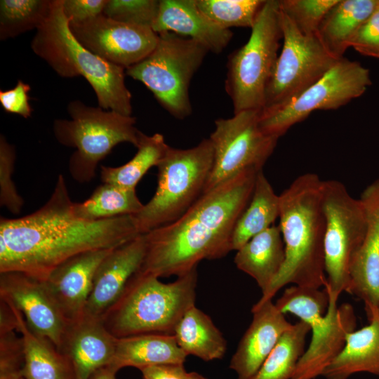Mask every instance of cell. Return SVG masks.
Instances as JSON below:
<instances>
[{
  "label": "cell",
  "mask_w": 379,
  "mask_h": 379,
  "mask_svg": "<svg viewBox=\"0 0 379 379\" xmlns=\"http://www.w3.org/2000/svg\"><path fill=\"white\" fill-rule=\"evenodd\" d=\"M252 321L241 338L230 368L237 379H253L283 333L291 326L272 299L258 300L251 309Z\"/></svg>",
  "instance_id": "obj_19"
},
{
  "label": "cell",
  "mask_w": 379,
  "mask_h": 379,
  "mask_svg": "<svg viewBox=\"0 0 379 379\" xmlns=\"http://www.w3.org/2000/svg\"><path fill=\"white\" fill-rule=\"evenodd\" d=\"M59 175L48 201L34 212L0 219V272H19L41 281L85 252L116 248L140 235L133 215L89 220L79 217Z\"/></svg>",
  "instance_id": "obj_1"
},
{
  "label": "cell",
  "mask_w": 379,
  "mask_h": 379,
  "mask_svg": "<svg viewBox=\"0 0 379 379\" xmlns=\"http://www.w3.org/2000/svg\"><path fill=\"white\" fill-rule=\"evenodd\" d=\"M0 298L10 301L28 327L59 350L68 323L44 281L19 272H0Z\"/></svg>",
  "instance_id": "obj_15"
},
{
  "label": "cell",
  "mask_w": 379,
  "mask_h": 379,
  "mask_svg": "<svg viewBox=\"0 0 379 379\" xmlns=\"http://www.w3.org/2000/svg\"><path fill=\"white\" fill-rule=\"evenodd\" d=\"M265 0H196L199 8L222 28H252Z\"/></svg>",
  "instance_id": "obj_36"
},
{
  "label": "cell",
  "mask_w": 379,
  "mask_h": 379,
  "mask_svg": "<svg viewBox=\"0 0 379 379\" xmlns=\"http://www.w3.org/2000/svg\"><path fill=\"white\" fill-rule=\"evenodd\" d=\"M108 0H62L63 12L69 23L79 24L103 13Z\"/></svg>",
  "instance_id": "obj_42"
},
{
  "label": "cell",
  "mask_w": 379,
  "mask_h": 379,
  "mask_svg": "<svg viewBox=\"0 0 379 379\" xmlns=\"http://www.w3.org/2000/svg\"><path fill=\"white\" fill-rule=\"evenodd\" d=\"M377 4L378 0H338L325 15L316 34L329 54L338 60L343 58Z\"/></svg>",
  "instance_id": "obj_26"
},
{
  "label": "cell",
  "mask_w": 379,
  "mask_h": 379,
  "mask_svg": "<svg viewBox=\"0 0 379 379\" xmlns=\"http://www.w3.org/2000/svg\"><path fill=\"white\" fill-rule=\"evenodd\" d=\"M135 189L102 183L86 200L74 203L76 214L84 219L98 220L121 215H135L143 208Z\"/></svg>",
  "instance_id": "obj_31"
},
{
  "label": "cell",
  "mask_w": 379,
  "mask_h": 379,
  "mask_svg": "<svg viewBox=\"0 0 379 379\" xmlns=\"http://www.w3.org/2000/svg\"><path fill=\"white\" fill-rule=\"evenodd\" d=\"M15 161V149L3 135L0 137V205L18 215L24 200L18 193L12 180Z\"/></svg>",
  "instance_id": "obj_39"
},
{
  "label": "cell",
  "mask_w": 379,
  "mask_h": 379,
  "mask_svg": "<svg viewBox=\"0 0 379 379\" xmlns=\"http://www.w3.org/2000/svg\"><path fill=\"white\" fill-rule=\"evenodd\" d=\"M338 0H281L280 9L305 35H316L325 15Z\"/></svg>",
  "instance_id": "obj_37"
},
{
  "label": "cell",
  "mask_w": 379,
  "mask_h": 379,
  "mask_svg": "<svg viewBox=\"0 0 379 379\" xmlns=\"http://www.w3.org/2000/svg\"><path fill=\"white\" fill-rule=\"evenodd\" d=\"M159 7L157 0H108L102 14L121 22L152 29Z\"/></svg>",
  "instance_id": "obj_38"
},
{
  "label": "cell",
  "mask_w": 379,
  "mask_h": 379,
  "mask_svg": "<svg viewBox=\"0 0 379 379\" xmlns=\"http://www.w3.org/2000/svg\"><path fill=\"white\" fill-rule=\"evenodd\" d=\"M146 248L145 234H140L111 251L97 269L84 315L102 318L140 270Z\"/></svg>",
  "instance_id": "obj_16"
},
{
  "label": "cell",
  "mask_w": 379,
  "mask_h": 379,
  "mask_svg": "<svg viewBox=\"0 0 379 379\" xmlns=\"http://www.w3.org/2000/svg\"><path fill=\"white\" fill-rule=\"evenodd\" d=\"M350 47L363 55L379 59V0L372 14L355 34Z\"/></svg>",
  "instance_id": "obj_40"
},
{
  "label": "cell",
  "mask_w": 379,
  "mask_h": 379,
  "mask_svg": "<svg viewBox=\"0 0 379 379\" xmlns=\"http://www.w3.org/2000/svg\"><path fill=\"white\" fill-rule=\"evenodd\" d=\"M280 20L283 46L260 112L285 107L319 81L338 60L329 54L316 35L301 33L281 9Z\"/></svg>",
  "instance_id": "obj_11"
},
{
  "label": "cell",
  "mask_w": 379,
  "mask_h": 379,
  "mask_svg": "<svg viewBox=\"0 0 379 379\" xmlns=\"http://www.w3.org/2000/svg\"><path fill=\"white\" fill-rule=\"evenodd\" d=\"M0 379L24 378L25 353L11 307L0 299Z\"/></svg>",
  "instance_id": "obj_34"
},
{
  "label": "cell",
  "mask_w": 379,
  "mask_h": 379,
  "mask_svg": "<svg viewBox=\"0 0 379 379\" xmlns=\"http://www.w3.org/2000/svg\"><path fill=\"white\" fill-rule=\"evenodd\" d=\"M323 185L317 174L307 173L296 178L279 195V227L285 261L259 300L272 299L288 284L315 288L326 285Z\"/></svg>",
  "instance_id": "obj_3"
},
{
  "label": "cell",
  "mask_w": 379,
  "mask_h": 379,
  "mask_svg": "<svg viewBox=\"0 0 379 379\" xmlns=\"http://www.w3.org/2000/svg\"><path fill=\"white\" fill-rule=\"evenodd\" d=\"M371 85L370 71L357 61L342 58L315 84L285 107L259 114V126L279 138L316 110L337 109L362 95Z\"/></svg>",
  "instance_id": "obj_12"
},
{
  "label": "cell",
  "mask_w": 379,
  "mask_h": 379,
  "mask_svg": "<svg viewBox=\"0 0 379 379\" xmlns=\"http://www.w3.org/2000/svg\"><path fill=\"white\" fill-rule=\"evenodd\" d=\"M52 0H1L0 39L38 29L48 18Z\"/></svg>",
  "instance_id": "obj_33"
},
{
  "label": "cell",
  "mask_w": 379,
  "mask_h": 379,
  "mask_svg": "<svg viewBox=\"0 0 379 379\" xmlns=\"http://www.w3.org/2000/svg\"><path fill=\"white\" fill-rule=\"evenodd\" d=\"M361 200L366 210L367 228L350 265L347 293L363 300L368 311L379 306V180L365 190Z\"/></svg>",
  "instance_id": "obj_21"
},
{
  "label": "cell",
  "mask_w": 379,
  "mask_h": 379,
  "mask_svg": "<svg viewBox=\"0 0 379 379\" xmlns=\"http://www.w3.org/2000/svg\"><path fill=\"white\" fill-rule=\"evenodd\" d=\"M311 327L299 321L283 333L253 379H291L305 351Z\"/></svg>",
  "instance_id": "obj_32"
},
{
  "label": "cell",
  "mask_w": 379,
  "mask_h": 379,
  "mask_svg": "<svg viewBox=\"0 0 379 379\" xmlns=\"http://www.w3.org/2000/svg\"><path fill=\"white\" fill-rule=\"evenodd\" d=\"M69 27L85 48L125 69L146 58L159 38L150 27L121 22L103 14L82 23H69Z\"/></svg>",
  "instance_id": "obj_14"
},
{
  "label": "cell",
  "mask_w": 379,
  "mask_h": 379,
  "mask_svg": "<svg viewBox=\"0 0 379 379\" xmlns=\"http://www.w3.org/2000/svg\"><path fill=\"white\" fill-rule=\"evenodd\" d=\"M234 261L239 270L255 281L264 294L285 261V248L279 227L272 225L251 238L237 251Z\"/></svg>",
  "instance_id": "obj_25"
},
{
  "label": "cell",
  "mask_w": 379,
  "mask_h": 379,
  "mask_svg": "<svg viewBox=\"0 0 379 379\" xmlns=\"http://www.w3.org/2000/svg\"><path fill=\"white\" fill-rule=\"evenodd\" d=\"M213 159L209 138L188 149L168 146L157 166V187L153 197L133 215L140 234L176 220L199 199Z\"/></svg>",
  "instance_id": "obj_6"
},
{
  "label": "cell",
  "mask_w": 379,
  "mask_h": 379,
  "mask_svg": "<svg viewBox=\"0 0 379 379\" xmlns=\"http://www.w3.org/2000/svg\"><path fill=\"white\" fill-rule=\"evenodd\" d=\"M168 146L162 134L156 133L147 135L140 132L137 152L130 161L117 167L101 166L102 183L135 189L145 174L152 167L157 166Z\"/></svg>",
  "instance_id": "obj_30"
},
{
  "label": "cell",
  "mask_w": 379,
  "mask_h": 379,
  "mask_svg": "<svg viewBox=\"0 0 379 379\" xmlns=\"http://www.w3.org/2000/svg\"><path fill=\"white\" fill-rule=\"evenodd\" d=\"M31 48L60 77H84L93 89L100 107L132 116V95L125 84L126 69L80 44L70 29L62 0H52L50 14L36 29Z\"/></svg>",
  "instance_id": "obj_4"
},
{
  "label": "cell",
  "mask_w": 379,
  "mask_h": 379,
  "mask_svg": "<svg viewBox=\"0 0 379 379\" xmlns=\"http://www.w3.org/2000/svg\"><path fill=\"white\" fill-rule=\"evenodd\" d=\"M154 50L126 69V74L143 84L171 116L184 119L192 112L190 85L209 52L199 43L164 32L158 34Z\"/></svg>",
  "instance_id": "obj_9"
},
{
  "label": "cell",
  "mask_w": 379,
  "mask_h": 379,
  "mask_svg": "<svg viewBox=\"0 0 379 379\" xmlns=\"http://www.w3.org/2000/svg\"><path fill=\"white\" fill-rule=\"evenodd\" d=\"M259 114V110H246L215 121L209 137L214 149L213 164L204 193L244 170H262L279 138L261 130Z\"/></svg>",
  "instance_id": "obj_13"
},
{
  "label": "cell",
  "mask_w": 379,
  "mask_h": 379,
  "mask_svg": "<svg viewBox=\"0 0 379 379\" xmlns=\"http://www.w3.org/2000/svg\"><path fill=\"white\" fill-rule=\"evenodd\" d=\"M328 303L329 295L325 288L320 290L292 285L274 304L284 314H292L312 327L325 315Z\"/></svg>",
  "instance_id": "obj_35"
},
{
  "label": "cell",
  "mask_w": 379,
  "mask_h": 379,
  "mask_svg": "<svg viewBox=\"0 0 379 379\" xmlns=\"http://www.w3.org/2000/svg\"><path fill=\"white\" fill-rule=\"evenodd\" d=\"M142 379H187L184 364H166L140 370Z\"/></svg>",
  "instance_id": "obj_43"
},
{
  "label": "cell",
  "mask_w": 379,
  "mask_h": 379,
  "mask_svg": "<svg viewBox=\"0 0 379 379\" xmlns=\"http://www.w3.org/2000/svg\"><path fill=\"white\" fill-rule=\"evenodd\" d=\"M330 299L325 315L311 327L308 348L300 357L291 379H316L343 349L347 335L354 331L356 315L349 303L338 306Z\"/></svg>",
  "instance_id": "obj_17"
},
{
  "label": "cell",
  "mask_w": 379,
  "mask_h": 379,
  "mask_svg": "<svg viewBox=\"0 0 379 379\" xmlns=\"http://www.w3.org/2000/svg\"><path fill=\"white\" fill-rule=\"evenodd\" d=\"M377 310H378V314H379V306H378V307L377 308Z\"/></svg>",
  "instance_id": "obj_46"
},
{
  "label": "cell",
  "mask_w": 379,
  "mask_h": 379,
  "mask_svg": "<svg viewBox=\"0 0 379 379\" xmlns=\"http://www.w3.org/2000/svg\"><path fill=\"white\" fill-rule=\"evenodd\" d=\"M187 379H207L197 372L187 373Z\"/></svg>",
  "instance_id": "obj_45"
},
{
  "label": "cell",
  "mask_w": 379,
  "mask_h": 379,
  "mask_svg": "<svg viewBox=\"0 0 379 379\" xmlns=\"http://www.w3.org/2000/svg\"><path fill=\"white\" fill-rule=\"evenodd\" d=\"M378 307L367 311L368 325L349 333L338 357L324 370L326 379H348L357 373L379 375V314Z\"/></svg>",
  "instance_id": "obj_23"
},
{
  "label": "cell",
  "mask_w": 379,
  "mask_h": 379,
  "mask_svg": "<svg viewBox=\"0 0 379 379\" xmlns=\"http://www.w3.org/2000/svg\"><path fill=\"white\" fill-rule=\"evenodd\" d=\"M117 339L101 319L84 315L67 324L59 351L69 362L74 379H90L110 364Z\"/></svg>",
  "instance_id": "obj_20"
},
{
  "label": "cell",
  "mask_w": 379,
  "mask_h": 379,
  "mask_svg": "<svg viewBox=\"0 0 379 379\" xmlns=\"http://www.w3.org/2000/svg\"><path fill=\"white\" fill-rule=\"evenodd\" d=\"M323 208L326 220L324 268L329 298L338 300L350 285V268L366 232L362 201L356 199L340 181H324Z\"/></svg>",
  "instance_id": "obj_10"
},
{
  "label": "cell",
  "mask_w": 379,
  "mask_h": 379,
  "mask_svg": "<svg viewBox=\"0 0 379 379\" xmlns=\"http://www.w3.org/2000/svg\"><path fill=\"white\" fill-rule=\"evenodd\" d=\"M282 38L279 1L265 0L248 41L228 58L225 88L234 114L262 109Z\"/></svg>",
  "instance_id": "obj_8"
},
{
  "label": "cell",
  "mask_w": 379,
  "mask_h": 379,
  "mask_svg": "<svg viewBox=\"0 0 379 379\" xmlns=\"http://www.w3.org/2000/svg\"><path fill=\"white\" fill-rule=\"evenodd\" d=\"M13 309L24 347L25 379H74L73 370L67 358L48 339L33 332L22 313L8 300Z\"/></svg>",
  "instance_id": "obj_27"
},
{
  "label": "cell",
  "mask_w": 379,
  "mask_h": 379,
  "mask_svg": "<svg viewBox=\"0 0 379 379\" xmlns=\"http://www.w3.org/2000/svg\"><path fill=\"white\" fill-rule=\"evenodd\" d=\"M116 373L108 367H104L96 371L90 379H116Z\"/></svg>",
  "instance_id": "obj_44"
},
{
  "label": "cell",
  "mask_w": 379,
  "mask_h": 379,
  "mask_svg": "<svg viewBox=\"0 0 379 379\" xmlns=\"http://www.w3.org/2000/svg\"><path fill=\"white\" fill-rule=\"evenodd\" d=\"M139 271L101 321L114 337L143 334L173 335L178 322L195 305L197 270L171 283Z\"/></svg>",
  "instance_id": "obj_5"
},
{
  "label": "cell",
  "mask_w": 379,
  "mask_h": 379,
  "mask_svg": "<svg viewBox=\"0 0 379 379\" xmlns=\"http://www.w3.org/2000/svg\"><path fill=\"white\" fill-rule=\"evenodd\" d=\"M178 345L187 354L208 361L222 359L227 342L211 319L195 305L190 308L173 331Z\"/></svg>",
  "instance_id": "obj_28"
},
{
  "label": "cell",
  "mask_w": 379,
  "mask_h": 379,
  "mask_svg": "<svg viewBox=\"0 0 379 379\" xmlns=\"http://www.w3.org/2000/svg\"><path fill=\"white\" fill-rule=\"evenodd\" d=\"M187 356L173 335L143 334L117 338L114 357L107 367L115 373L128 366L141 370L155 365L184 364Z\"/></svg>",
  "instance_id": "obj_24"
},
{
  "label": "cell",
  "mask_w": 379,
  "mask_h": 379,
  "mask_svg": "<svg viewBox=\"0 0 379 379\" xmlns=\"http://www.w3.org/2000/svg\"><path fill=\"white\" fill-rule=\"evenodd\" d=\"M152 29L191 39L218 54L229 44L233 33L218 26L198 7L196 0H161Z\"/></svg>",
  "instance_id": "obj_22"
},
{
  "label": "cell",
  "mask_w": 379,
  "mask_h": 379,
  "mask_svg": "<svg viewBox=\"0 0 379 379\" xmlns=\"http://www.w3.org/2000/svg\"><path fill=\"white\" fill-rule=\"evenodd\" d=\"M114 248L79 254L56 267L44 281L68 324L84 316L97 269Z\"/></svg>",
  "instance_id": "obj_18"
},
{
  "label": "cell",
  "mask_w": 379,
  "mask_h": 379,
  "mask_svg": "<svg viewBox=\"0 0 379 379\" xmlns=\"http://www.w3.org/2000/svg\"><path fill=\"white\" fill-rule=\"evenodd\" d=\"M30 90V86L20 79L13 88L1 90L0 103L4 111L25 119L30 117L33 112L28 95Z\"/></svg>",
  "instance_id": "obj_41"
},
{
  "label": "cell",
  "mask_w": 379,
  "mask_h": 379,
  "mask_svg": "<svg viewBox=\"0 0 379 379\" xmlns=\"http://www.w3.org/2000/svg\"><path fill=\"white\" fill-rule=\"evenodd\" d=\"M20 379H25V378H20Z\"/></svg>",
  "instance_id": "obj_47"
},
{
  "label": "cell",
  "mask_w": 379,
  "mask_h": 379,
  "mask_svg": "<svg viewBox=\"0 0 379 379\" xmlns=\"http://www.w3.org/2000/svg\"><path fill=\"white\" fill-rule=\"evenodd\" d=\"M67 112L70 119H55L53 131L60 144L75 148L68 169L79 183L95 178L99 162L117 145L129 142L138 146L141 131L135 127L133 116L88 106L79 100L68 104Z\"/></svg>",
  "instance_id": "obj_7"
},
{
  "label": "cell",
  "mask_w": 379,
  "mask_h": 379,
  "mask_svg": "<svg viewBox=\"0 0 379 379\" xmlns=\"http://www.w3.org/2000/svg\"><path fill=\"white\" fill-rule=\"evenodd\" d=\"M258 171L239 173L204 193L176 220L144 234L146 254L139 272L178 277L202 260L226 256L232 251L233 231L251 201Z\"/></svg>",
  "instance_id": "obj_2"
},
{
  "label": "cell",
  "mask_w": 379,
  "mask_h": 379,
  "mask_svg": "<svg viewBox=\"0 0 379 379\" xmlns=\"http://www.w3.org/2000/svg\"><path fill=\"white\" fill-rule=\"evenodd\" d=\"M279 215L277 195L262 170L257 173L251 201L238 219L232 238V251L239 250L251 238L273 225Z\"/></svg>",
  "instance_id": "obj_29"
}]
</instances>
